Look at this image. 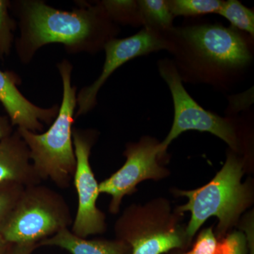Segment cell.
<instances>
[{
	"instance_id": "1",
	"label": "cell",
	"mask_w": 254,
	"mask_h": 254,
	"mask_svg": "<svg viewBox=\"0 0 254 254\" xmlns=\"http://www.w3.org/2000/svg\"><path fill=\"white\" fill-rule=\"evenodd\" d=\"M247 36L218 23L174 27L167 35L168 50L182 81L225 88L253 61L252 37Z\"/></svg>"
},
{
	"instance_id": "2",
	"label": "cell",
	"mask_w": 254,
	"mask_h": 254,
	"mask_svg": "<svg viewBox=\"0 0 254 254\" xmlns=\"http://www.w3.org/2000/svg\"><path fill=\"white\" fill-rule=\"evenodd\" d=\"M19 9L21 36L16 48L23 62L50 43L63 44L73 53H95L118 33L100 2L68 11L41 1H23Z\"/></svg>"
},
{
	"instance_id": "3",
	"label": "cell",
	"mask_w": 254,
	"mask_h": 254,
	"mask_svg": "<svg viewBox=\"0 0 254 254\" xmlns=\"http://www.w3.org/2000/svg\"><path fill=\"white\" fill-rule=\"evenodd\" d=\"M251 165L245 157L229 149L223 166L204 186L191 190H173L177 196L187 198L185 204L175 210L190 213L187 233L192 244L200 227L211 217L218 219L214 230L218 240L238 226L242 215L254 203L253 180L242 182Z\"/></svg>"
},
{
	"instance_id": "4",
	"label": "cell",
	"mask_w": 254,
	"mask_h": 254,
	"mask_svg": "<svg viewBox=\"0 0 254 254\" xmlns=\"http://www.w3.org/2000/svg\"><path fill=\"white\" fill-rule=\"evenodd\" d=\"M63 84L61 106L51 127L43 133L17 128L29 150L33 168L42 181L50 180L60 188H67L76 170L72 125L77 105L76 88L71 86L72 66L67 60L58 64Z\"/></svg>"
},
{
	"instance_id": "5",
	"label": "cell",
	"mask_w": 254,
	"mask_h": 254,
	"mask_svg": "<svg viewBox=\"0 0 254 254\" xmlns=\"http://www.w3.org/2000/svg\"><path fill=\"white\" fill-rule=\"evenodd\" d=\"M184 214L173 210L170 200L158 197L144 204L133 203L124 210L115 222L117 240L123 241L131 254H165L187 251L191 247Z\"/></svg>"
},
{
	"instance_id": "6",
	"label": "cell",
	"mask_w": 254,
	"mask_h": 254,
	"mask_svg": "<svg viewBox=\"0 0 254 254\" xmlns=\"http://www.w3.org/2000/svg\"><path fill=\"white\" fill-rule=\"evenodd\" d=\"M160 76L167 83L173 97L174 120L168 136L160 142L161 153L167 158L170 143L184 132L195 130L208 132L227 143L229 149L245 157L252 163L250 133L242 122L235 118H223L202 108L184 87L173 60L162 59L158 63Z\"/></svg>"
},
{
	"instance_id": "7",
	"label": "cell",
	"mask_w": 254,
	"mask_h": 254,
	"mask_svg": "<svg viewBox=\"0 0 254 254\" xmlns=\"http://www.w3.org/2000/svg\"><path fill=\"white\" fill-rule=\"evenodd\" d=\"M72 223L70 207L63 195L39 184L25 187L0 234L9 244L38 245Z\"/></svg>"
},
{
	"instance_id": "8",
	"label": "cell",
	"mask_w": 254,
	"mask_h": 254,
	"mask_svg": "<svg viewBox=\"0 0 254 254\" xmlns=\"http://www.w3.org/2000/svg\"><path fill=\"white\" fill-rule=\"evenodd\" d=\"M126 161L121 168L99 183L100 193L111 196L109 211L118 214L123 198L136 191V187L145 180L160 181L170 175L162 165L167 160L161 153L160 142L150 136L127 143L124 152Z\"/></svg>"
},
{
	"instance_id": "9",
	"label": "cell",
	"mask_w": 254,
	"mask_h": 254,
	"mask_svg": "<svg viewBox=\"0 0 254 254\" xmlns=\"http://www.w3.org/2000/svg\"><path fill=\"white\" fill-rule=\"evenodd\" d=\"M76 170L73 180L78 194L77 213L73 221L71 232L81 238L99 235L106 231V217L97 206L99 183L90 164L91 148L94 143L93 131L73 129Z\"/></svg>"
},
{
	"instance_id": "10",
	"label": "cell",
	"mask_w": 254,
	"mask_h": 254,
	"mask_svg": "<svg viewBox=\"0 0 254 254\" xmlns=\"http://www.w3.org/2000/svg\"><path fill=\"white\" fill-rule=\"evenodd\" d=\"M168 49L167 36L143 28L127 38H113L105 44V61L99 77L91 86L83 88L77 96L76 116L91 111L97 103V95L108 78L127 62L160 50Z\"/></svg>"
},
{
	"instance_id": "11",
	"label": "cell",
	"mask_w": 254,
	"mask_h": 254,
	"mask_svg": "<svg viewBox=\"0 0 254 254\" xmlns=\"http://www.w3.org/2000/svg\"><path fill=\"white\" fill-rule=\"evenodd\" d=\"M19 79L14 73L0 69V103L12 126L38 133L43 124L50 125L58 114V107L45 109L33 104L18 89Z\"/></svg>"
},
{
	"instance_id": "12",
	"label": "cell",
	"mask_w": 254,
	"mask_h": 254,
	"mask_svg": "<svg viewBox=\"0 0 254 254\" xmlns=\"http://www.w3.org/2000/svg\"><path fill=\"white\" fill-rule=\"evenodd\" d=\"M42 180L33 168L29 150L16 131L0 141V185L23 187L39 185Z\"/></svg>"
},
{
	"instance_id": "13",
	"label": "cell",
	"mask_w": 254,
	"mask_h": 254,
	"mask_svg": "<svg viewBox=\"0 0 254 254\" xmlns=\"http://www.w3.org/2000/svg\"><path fill=\"white\" fill-rule=\"evenodd\" d=\"M40 247H58L71 254H131L129 246L117 240H87L75 235L68 228L41 241Z\"/></svg>"
},
{
	"instance_id": "14",
	"label": "cell",
	"mask_w": 254,
	"mask_h": 254,
	"mask_svg": "<svg viewBox=\"0 0 254 254\" xmlns=\"http://www.w3.org/2000/svg\"><path fill=\"white\" fill-rule=\"evenodd\" d=\"M138 4L143 28L167 36L175 27L168 0H138Z\"/></svg>"
},
{
	"instance_id": "15",
	"label": "cell",
	"mask_w": 254,
	"mask_h": 254,
	"mask_svg": "<svg viewBox=\"0 0 254 254\" xmlns=\"http://www.w3.org/2000/svg\"><path fill=\"white\" fill-rule=\"evenodd\" d=\"M218 14L226 18L231 23L232 27L247 33L254 38V12L253 9L247 7L237 0L223 1Z\"/></svg>"
},
{
	"instance_id": "16",
	"label": "cell",
	"mask_w": 254,
	"mask_h": 254,
	"mask_svg": "<svg viewBox=\"0 0 254 254\" xmlns=\"http://www.w3.org/2000/svg\"><path fill=\"white\" fill-rule=\"evenodd\" d=\"M113 22L130 25L134 27L142 26L138 1L132 0H106L100 2Z\"/></svg>"
},
{
	"instance_id": "17",
	"label": "cell",
	"mask_w": 254,
	"mask_h": 254,
	"mask_svg": "<svg viewBox=\"0 0 254 254\" xmlns=\"http://www.w3.org/2000/svg\"><path fill=\"white\" fill-rule=\"evenodd\" d=\"M169 8L174 17L203 16L217 14L221 8V0H168Z\"/></svg>"
},
{
	"instance_id": "18",
	"label": "cell",
	"mask_w": 254,
	"mask_h": 254,
	"mask_svg": "<svg viewBox=\"0 0 254 254\" xmlns=\"http://www.w3.org/2000/svg\"><path fill=\"white\" fill-rule=\"evenodd\" d=\"M10 2L0 0V60L9 55L13 43V32L16 24L9 14Z\"/></svg>"
},
{
	"instance_id": "19",
	"label": "cell",
	"mask_w": 254,
	"mask_h": 254,
	"mask_svg": "<svg viewBox=\"0 0 254 254\" xmlns=\"http://www.w3.org/2000/svg\"><path fill=\"white\" fill-rule=\"evenodd\" d=\"M24 189L14 184L0 185V229L9 218Z\"/></svg>"
},
{
	"instance_id": "20",
	"label": "cell",
	"mask_w": 254,
	"mask_h": 254,
	"mask_svg": "<svg viewBox=\"0 0 254 254\" xmlns=\"http://www.w3.org/2000/svg\"><path fill=\"white\" fill-rule=\"evenodd\" d=\"M215 254H249L247 238L242 230H232L218 240Z\"/></svg>"
},
{
	"instance_id": "21",
	"label": "cell",
	"mask_w": 254,
	"mask_h": 254,
	"mask_svg": "<svg viewBox=\"0 0 254 254\" xmlns=\"http://www.w3.org/2000/svg\"><path fill=\"white\" fill-rule=\"evenodd\" d=\"M218 243L213 227H207L199 232L190 250H175L174 254H215Z\"/></svg>"
},
{
	"instance_id": "22",
	"label": "cell",
	"mask_w": 254,
	"mask_h": 254,
	"mask_svg": "<svg viewBox=\"0 0 254 254\" xmlns=\"http://www.w3.org/2000/svg\"><path fill=\"white\" fill-rule=\"evenodd\" d=\"M242 224V231L245 232L247 238L249 247V254H254V213L253 211L244 217L243 220L240 223Z\"/></svg>"
},
{
	"instance_id": "23",
	"label": "cell",
	"mask_w": 254,
	"mask_h": 254,
	"mask_svg": "<svg viewBox=\"0 0 254 254\" xmlns=\"http://www.w3.org/2000/svg\"><path fill=\"white\" fill-rule=\"evenodd\" d=\"M38 247V244H11L6 254H32Z\"/></svg>"
},
{
	"instance_id": "24",
	"label": "cell",
	"mask_w": 254,
	"mask_h": 254,
	"mask_svg": "<svg viewBox=\"0 0 254 254\" xmlns=\"http://www.w3.org/2000/svg\"><path fill=\"white\" fill-rule=\"evenodd\" d=\"M12 133V125L8 117L0 115V141Z\"/></svg>"
},
{
	"instance_id": "25",
	"label": "cell",
	"mask_w": 254,
	"mask_h": 254,
	"mask_svg": "<svg viewBox=\"0 0 254 254\" xmlns=\"http://www.w3.org/2000/svg\"><path fill=\"white\" fill-rule=\"evenodd\" d=\"M11 244L8 243L0 234V254H6Z\"/></svg>"
},
{
	"instance_id": "26",
	"label": "cell",
	"mask_w": 254,
	"mask_h": 254,
	"mask_svg": "<svg viewBox=\"0 0 254 254\" xmlns=\"http://www.w3.org/2000/svg\"><path fill=\"white\" fill-rule=\"evenodd\" d=\"M165 254H174V251H172V252H169V253Z\"/></svg>"
}]
</instances>
